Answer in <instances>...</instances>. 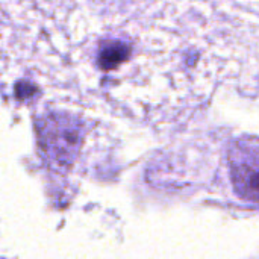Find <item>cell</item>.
I'll return each instance as SVG.
<instances>
[{
    "instance_id": "6da1fadb",
    "label": "cell",
    "mask_w": 259,
    "mask_h": 259,
    "mask_svg": "<svg viewBox=\"0 0 259 259\" xmlns=\"http://www.w3.org/2000/svg\"><path fill=\"white\" fill-rule=\"evenodd\" d=\"M228 164L235 193L247 202L259 203V138L246 135L232 141Z\"/></svg>"
},
{
    "instance_id": "7a4b0ae2",
    "label": "cell",
    "mask_w": 259,
    "mask_h": 259,
    "mask_svg": "<svg viewBox=\"0 0 259 259\" xmlns=\"http://www.w3.org/2000/svg\"><path fill=\"white\" fill-rule=\"evenodd\" d=\"M39 132L47 156L59 165H70L79 149V124L71 117L52 114L42 120Z\"/></svg>"
},
{
    "instance_id": "3957f363",
    "label": "cell",
    "mask_w": 259,
    "mask_h": 259,
    "mask_svg": "<svg viewBox=\"0 0 259 259\" xmlns=\"http://www.w3.org/2000/svg\"><path fill=\"white\" fill-rule=\"evenodd\" d=\"M131 55V46L121 39H109L100 46L99 50V65L103 70H112L124 62Z\"/></svg>"
},
{
    "instance_id": "277c9868",
    "label": "cell",
    "mask_w": 259,
    "mask_h": 259,
    "mask_svg": "<svg viewBox=\"0 0 259 259\" xmlns=\"http://www.w3.org/2000/svg\"><path fill=\"white\" fill-rule=\"evenodd\" d=\"M15 91H17V96L23 99V97H30L36 90L30 83H18L17 88H15Z\"/></svg>"
}]
</instances>
